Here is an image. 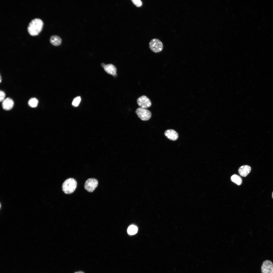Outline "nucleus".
Listing matches in <instances>:
<instances>
[{"instance_id":"obj_1","label":"nucleus","mask_w":273,"mask_h":273,"mask_svg":"<svg viewBox=\"0 0 273 273\" xmlns=\"http://www.w3.org/2000/svg\"><path fill=\"white\" fill-rule=\"evenodd\" d=\"M43 25V22L40 19L36 18L32 20L29 23L27 31L31 36L37 35L41 30Z\"/></svg>"},{"instance_id":"obj_2","label":"nucleus","mask_w":273,"mask_h":273,"mask_svg":"<svg viewBox=\"0 0 273 273\" xmlns=\"http://www.w3.org/2000/svg\"><path fill=\"white\" fill-rule=\"evenodd\" d=\"M77 186V182L74 178H69L66 180L63 183L62 189L66 194H70L75 190Z\"/></svg>"},{"instance_id":"obj_3","label":"nucleus","mask_w":273,"mask_h":273,"mask_svg":"<svg viewBox=\"0 0 273 273\" xmlns=\"http://www.w3.org/2000/svg\"><path fill=\"white\" fill-rule=\"evenodd\" d=\"M149 47L150 50L155 53L161 52L163 48L162 42L157 38H153L150 41L149 43Z\"/></svg>"},{"instance_id":"obj_4","label":"nucleus","mask_w":273,"mask_h":273,"mask_svg":"<svg viewBox=\"0 0 273 273\" xmlns=\"http://www.w3.org/2000/svg\"><path fill=\"white\" fill-rule=\"evenodd\" d=\"M135 112L138 117L144 121L149 120L151 116V113L150 111L141 107L138 108L136 109Z\"/></svg>"},{"instance_id":"obj_5","label":"nucleus","mask_w":273,"mask_h":273,"mask_svg":"<svg viewBox=\"0 0 273 273\" xmlns=\"http://www.w3.org/2000/svg\"><path fill=\"white\" fill-rule=\"evenodd\" d=\"M98 181L94 178H89L87 179L84 184L85 189L89 192H92L97 187Z\"/></svg>"},{"instance_id":"obj_6","label":"nucleus","mask_w":273,"mask_h":273,"mask_svg":"<svg viewBox=\"0 0 273 273\" xmlns=\"http://www.w3.org/2000/svg\"><path fill=\"white\" fill-rule=\"evenodd\" d=\"M137 102L140 107L143 108H149L151 105V103L150 99L145 95L139 97L137 100Z\"/></svg>"},{"instance_id":"obj_7","label":"nucleus","mask_w":273,"mask_h":273,"mask_svg":"<svg viewBox=\"0 0 273 273\" xmlns=\"http://www.w3.org/2000/svg\"><path fill=\"white\" fill-rule=\"evenodd\" d=\"M261 273H273V263L270 261L266 260L263 261L261 267Z\"/></svg>"},{"instance_id":"obj_8","label":"nucleus","mask_w":273,"mask_h":273,"mask_svg":"<svg viewBox=\"0 0 273 273\" xmlns=\"http://www.w3.org/2000/svg\"><path fill=\"white\" fill-rule=\"evenodd\" d=\"M104 71L108 74L113 76L117 75V68L115 66L112 64H109L105 65L104 63L102 64Z\"/></svg>"},{"instance_id":"obj_9","label":"nucleus","mask_w":273,"mask_h":273,"mask_svg":"<svg viewBox=\"0 0 273 273\" xmlns=\"http://www.w3.org/2000/svg\"><path fill=\"white\" fill-rule=\"evenodd\" d=\"M164 134L168 139L173 141L176 140L178 137L177 133L172 129H169L166 130L164 132Z\"/></svg>"},{"instance_id":"obj_10","label":"nucleus","mask_w":273,"mask_h":273,"mask_svg":"<svg viewBox=\"0 0 273 273\" xmlns=\"http://www.w3.org/2000/svg\"><path fill=\"white\" fill-rule=\"evenodd\" d=\"M3 108L6 110H9L13 107L14 104L13 101L11 99L7 98L2 102Z\"/></svg>"},{"instance_id":"obj_11","label":"nucleus","mask_w":273,"mask_h":273,"mask_svg":"<svg viewBox=\"0 0 273 273\" xmlns=\"http://www.w3.org/2000/svg\"><path fill=\"white\" fill-rule=\"evenodd\" d=\"M251 168L247 165H244L240 167L238 169V172L240 175L243 177L246 176L250 172Z\"/></svg>"},{"instance_id":"obj_12","label":"nucleus","mask_w":273,"mask_h":273,"mask_svg":"<svg viewBox=\"0 0 273 273\" xmlns=\"http://www.w3.org/2000/svg\"><path fill=\"white\" fill-rule=\"evenodd\" d=\"M49 41L51 44L55 46H60L62 42V40L61 38L56 35L51 36L50 38Z\"/></svg>"},{"instance_id":"obj_13","label":"nucleus","mask_w":273,"mask_h":273,"mask_svg":"<svg viewBox=\"0 0 273 273\" xmlns=\"http://www.w3.org/2000/svg\"><path fill=\"white\" fill-rule=\"evenodd\" d=\"M231 179L232 182L238 185H240L242 183V179L241 177L237 174H234L232 175Z\"/></svg>"},{"instance_id":"obj_14","label":"nucleus","mask_w":273,"mask_h":273,"mask_svg":"<svg viewBox=\"0 0 273 273\" xmlns=\"http://www.w3.org/2000/svg\"><path fill=\"white\" fill-rule=\"evenodd\" d=\"M138 230V229L137 226L135 225H131L128 228L127 231L129 234L133 235L137 233Z\"/></svg>"},{"instance_id":"obj_15","label":"nucleus","mask_w":273,"mask_h":273,"mask_svg":"<svg viewBox=\"0 0 273 273\" xmlns=\"http://www.w3.org/2000/svg\"><path fill=\"white\" fill-rule=\"evenodd\" d=\"M38 100L35 98H32L29 101L28 104L29 106L32 107H36L38 105Z\"/></svg>"},{"instance_id":"obj_16","label":"nucleus","mask_w":273,"mask_h":273,"mask_svg":"<svg viewBox=\"0 0 273 273\" xmlns=\"http://www.w3.org/2000/svg\"><path fill=\"white\" fill-rule=\"evenodd\" d=\"M81 101V98L80 97L78 96L75 98L73 100L72 104L74 107L77 106L79 104Z\"/></svg>"},{"instance_id":"obj_17","label":"nucleus","mask_w":273,"mask_h":273,"mask_svg":"<svg viewBox=\"0 0 273 273\" xmlns=\"http://www.w3.org/2000/svg\"><path fill=\"white\" fill-rule=\"evenodd\" d=\"M133 3L137 7H141L143 3L142 1L140 0H131Z\"/></svg>"},{"instance_id":"obj_18","label":"nucleus","mask_w":273,"mask_h":273,"mask_svg":"<svg viewBox=\"0 0 273 273\" xmlns=\"http://www.w3.org/2000/svg\"><path fill=\"white\" fill-rule=\"evenodd\" d=\"M5 96V94L4 92L3 91L1 90L0 92V101L1 102H2L4 100Z\"/></svg>"},{"instance_id":"obj_19","label":"nucleus","mask_w":273,"mask_h":273,"mask_svg":"<svg viewBox=\"0 0 273 273\" xmlns=\"http://www.w3.org/2000/svg\"><path fill=\"white\" fill-rule=\"evenodd\" d=\"M74 273H84L83 272L81 271H80L77 272H76Z\"/></svg>"},{"instance_id":"obj_20","label":"nucleus","mask_w":273,"mask_h":273,"mask_svg":"<svg viewBox=\"0 0 273 273\" xmlns=\"http://www.w3.org/2000/svg\"><path fill=\"white\" fill-rule=\"evenodd\" d=\"M272 199H273V191L272 192Z\"/></svg>"}]
</instances>
